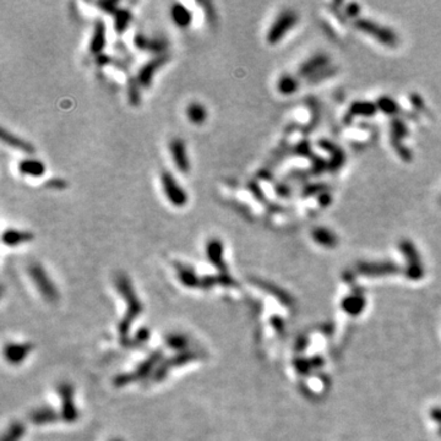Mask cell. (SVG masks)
Here are the masks:
<instances>
[{
	"mask_svg": "<svg viewBox=\"0 0 441 441\" xmlns=\"http://www.w3.org/2000/svg\"><path fill=\"white\" fill-rule=\"evenodd\" d=\"M185 115L193 125L200 126L206 123L208 118L207 108L200 102H191L185 109Z\"/></svg>",
	"mask_w": 441,
	"mask_h": 441,
	"instance_id": "10",
	"label": "cell"
},
{
	"mask_svg": "<svg viewBox=\"0 0 441 441\" xmlns=\"http://www.w3.org/2000/svg\"><path fill=\"white\" fill-rule=\"evenodd\" d=\"M169 153L177 169L183 174L190 172V159L184 140L175 138L169 142Z\"/></svg>",
	"mask_w": 441,
	"mask_h": 441,
	"instance_id": "4",
	"label": "cell"
},
{
	"mask_svg": "<svg viewBox=\"0 0 441 441\" xmlns=\"http://www.w3.org/2000/svg\"><path fill=\"white\" fill-rule=\"evenodd\" d=\"M46 185H47L48 188H51V189L62 190V189H65L68 184H66V182L64 181V179L53 178V179H49V181L46 183Z\"/></svg>",
	"mask_w": 441,
	"mask_h": 441,
	"instance_id": "19",
	"label": "cell"
},
{
	"mask_svg": "<svg viewBox=\"0 0 441 441\" xmlns=\"http://www.w3.org/2000/svg\"><path fill=\"white\" fill-rule=\"evenodd\" d=\"M140 85L138 81H133L130 82L129 89H127V97H129V102L133 106H139L140 104Z\"/></svg>",
	"mask_w": 441,
	"mask_h": 441,
	"instance_id": "18",
	"label": "cell"
},
{
	"mask_svg": "<svg viewBox=\"0 0 441 441\" xmlns=\"http://www.w3.org/2000/svg\"><path fill=\"white\" fill-rule=\"evenodd\" d=\"M277 87L281 94L289 95L297 90V81L293 79V77L288 76V75H286V76H282L280 81H278Z\"/></svg>",
	"mask_w": 441,
	"mask_h": 441,
	"instance_id": "17",
	"label": "cell"
},
{
	"mask_svg": "<svg viewBox=\"0 0 441 441\" xmlns=\"http://www.w3.org/2000/svg\"><path fill=\"white\" fill-rule=\"evenodd\" d=\"M30 274L32 276V278H33L34 283L39 287L40 291L45 293V295L52 297L54 293V287L53 284H52L51 280L48 278L47 274L45 272V270L40 268V266L34 265L30 269Z\"/></svg>",
	"mask_w": 441,
	"mask_h": 441,
	"instance_id": "12",
	"label": "cell"
},
{
	"mask_svg": "<svg viewBox=\"0 0 441 441\" xmlns=\"http://www.w3.org/2000/svg\"><path fill=\"white\" fill-rule=\"evenodd\" d=\"M161 187L163 190L165 199L174 207H184L189 201L188 193L182 187L181 183L175 179L169 170H162L161 173Z\"/></svg>",
	"mask_w": 441,
	"mask_h": 441,
	"instance_id": "1",
	"label": "cell"
},
{
	"mask_svg": "<svg viewBox=\"0 0 441 441\" xmlns=\"http://www.w3.org/2000/svg\"><path fill=\"white\" fill-rule=\"evenodd\" d=\"M100 5L101 8L103 9L104 11H107V13H109V14H113V15H114L115 13H117V10H118V3H114V2H107V3H100Z\"/></svg>",
	"mask_w": 441,
	"mask_h": 441,
	"instance_id": "20",
	"label": "cell"
},
{
	"mask_svg": "<svg viewBox=\"0 0 441 441\" xmlns=\"http://www.w3.org/2000/svg\"><path fill=\"white\" fill-rule=\"evenodd\" d=\"M313 237H314V239L316 240V242L320 243V244H324V245L332 246V244H335L336 243L335 234H332L330 231H327V229H325V228L316 229L314 233H313Z\"/></svg>",
	"mask_w": 441,
	"mask_h": 441,
	"instance_id": "16",
	"label": "cell"
},
{
	"mask_svg": "<svg viewBox=\"0 0 441 441\" xmlns=\"http://www.w3.org/2000/svg\"><path fill=\"white\" fill-rule=\"evenodd\" d=\"M167 62L168 55L159 54L141 66L138 77H136V81H138L141 89H150V86L153 82V79H155V75Z\"/></svg>",
	"mask_w": 441,
	"mask_h": 441,
	"instance_id": "3",
	"label": "cell"
},
{
	"mask_svg": "<svg viewBox=\"0 0 441 441\" xmlns=\"http://www.w3.org/2000/svg\"><path fill=\"white\" fill-rule=\"evenodd\" d=\"M106 25L102 20L96 21L94 27V33H92L91 42H90V52L92 54L100 55L102 53L104 46H106Z\"/></svg>",
	"mask_w": 441,
	"mask_h": 441,
	"instance_id": "9",
	"label": "cell"
},
{
	"mask_svg": "<svg viewBox=\"0 0 441 441\" xmlns=\"http://www.w3.org/2000/svg\"><path fill=\"white\" fill-rule=\"evenodd\" d=\"M170 19H172L173 24L178 26L179 28H187L193 21V14L182 3H174L170 7Z\"/></svg>",
	"mask_w": 441,
	"mask_h": 441,
	"instance_id": "8",
	"label": "cell"
},
{
	"mask_svg": "<svg viewBox=\"0 0 441 441\" xmlns=\"http://www.w3.org/2000/svg\"><path fill=\"white\" fill-rule=\"evenodd\" d=\"M357 27L361 31H364L365 33L370 34L374 38H376L379 42L384 43L386 46H394L397 42L396 34L388 28L381 27V26L375 24V22L368 21V20H359L357 22Z\"/></svg>",
	"mask_w": 441,
	"mask_h": 441,
	"instance_id": "5",
	"label": "cell"
},
{
	"mask_svg": "<svg viewBox=\"0 0 441 441\" xmlns=\"http://www.w3.org/2000/svg\"><path fill=\"white\" fill-rule=\"evenodd\" d=\"M135 42H136V46H139L140 48L151 49V51L153 52H161L162 49L165 48L164 42H162L161 39H150V38H145V37L142 36H136Z\"/></svg>",
	"mask_w": 441,
	"mask_h": 441,
	"instance_id": "15",
	"label": "cell"
},
{
	"mask_svg": "<svg viewBox=\"0 0 441 441\" xmlns=\"http://www.w3.org/2000/svg\"><path fill=\"white\" fill-rule=\"evenodd\" d=\"M32 239H33V234H32L31 232L22 231V229H16V228L5 229V231L3 232V237H2L3 244L7 246H11V248H14V246H17V245H21L24 244V243L31 242Z\"/></svg>",
	"mask_w": 441,
	"mask_h": 441,
	"instance_id": "7",
	"label": "cell"
},
{
	"mask_svg": "<svg viewBox=\"0 0 441 441\" xmlns=\"http://www.w3.org/2000/svg\"><path fill=\"white\" fill-rule=\"evenodd\" d=\"M2 140L7 145H9V146L13 147V149L21 151V152L24 153H28V155H32V153H34V151H36L34 150L33 145L30 144L28 141L24 140V139L19 138V136L14 135L13 133L8 131L5 127H3L2 129Z\"/></svg>",
	"mask_w": 441,
	"mask_h": 441,
	"instance_id": "11",
	"label": "cell"
},
{
	"mask_svg": "<svg viewBox=\"0 0 441 441\" xmlns=\"http://www.w3.org/2000/svg\"><path fill=\"white\" fill-rule=\"evenodd\" d=\"M298 17L295 15V13H293L291 10H284L280 14L274 24L271 25L270 30L266 34V39L270 45H276V43L280 42L281 39L288 33L289 30L297 24Z\"/></svg>",
	"mask_w": 441,
	"mask_h": 441,
	"instance_id": "2",
	"label": "cell"
},
{
	"mask_svg": "<svg viewBox=\"0 0 441 441\" xmlns=\"http://www.w3.org/2000/svg\"><path fill=\"white\" fill-rule=\"evenodd\" d=\"M17 169H19V173L24 177L39 178V177L45 175L46 164L40 159L30 157L22 159L17 165Z\"/></svg>",
	"mask_w": 441,
	"mask_h": 441,
	"instance_id": "6",
	"label": "cell"
},
{
	"mask_svg": "<svg viewBox=\"0 0 441 441\" xmlns=\"http://www.w3.org/2000/svg\"><path fill=\"white\" fill-rule=\"evenodd\" d=\"M206 251H207L208 260L214 263V266L225 270L226 266L223 265V244L219 239L213 238V239L208 240L207 245H206Z\"/></svg>",
	"mask_w": 441,
	"mask_h": 441,
	"instance_id": "13",
	"label": "cell"
},
{
	"mask_svg": "<svg viewBox=\"0 0 441 441\" xmlns=\"http://www.w3.org/2000/svg\"><path fill=\"white\" fill-rule=\"evenodd\" d=\"M114 30L118 34L124 33L131 22V13L126 9H118L114 14Z\"/></svg>",
	"mask_w": 441,
	"mask_h": 441,
	"instance_id": "14",
	"label": "cell"
}]
</instances>
